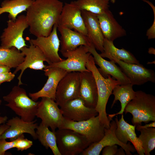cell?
<instances>
[{
	"label": "cell",
	"mask_w": 155,
	"mask_h": 155,
	"mask_svg": "<svg viewBox=\"0 0 155 155\" xmlns=\"http://www.w3.org/2000/svg\"><path fill=\"white\" fill-rule=\"evenodd\" d=\"M7 23V27L0 37L1 46L8 48L15 47L19 51L27 46L23 37L24 32L29 26L26 16L21 15L14 21L9 19Z\"/></svg>",
	"instance_id": "7"
},
{
	"label": "cell",
	"mask_w": 155,
	"mask_h": 155,
	"mask_svg": "<svg viewBox=\"0 0 155 155\" xmlns=\"http://www.w3.org/2000/svg\"><path fill=\"white\" fill-rule=\"evenodd\" d=\"M97 16L104 38L113 41L126 35V31L116 21L109 10Z\"/></svg>",
	"instance_id": "22"
},
{
	"label": "cell",
	"mask_w": 155,
	"mask_h": 155,
	"mask_svg": "<svg viewBox=\"0 0 155 155\" xmlns=\"http://www.w3.org/2000/svg\"><path fill=\"white\" fill-rule=\"evenodd\" d=\"M111 121L109 127L105 128L104 134L103 137L98 142L90 145L80 155H99L104 148L115 144L123 148L127 155H131V152L136 151L134 147L131 145L130 142L124 144L117 139L115 134V131L117 127L116 123L115 120H112Z\"/></svg>",
	"instance_id": "10"
},
{
	"label": "cell",
	"mask_w": 155,
	"mask_h": 155,
	"mask_svg": "<svg viewBox=\"0 0 155 155\" xmlns=\"http://www.w3.org/2000/svg\"><path fill=\"white\" fill-rule=\"evenodd\" d=\"M80 86L78 97L87 107L95 108L97 102L98 94L95 80L90 71L80 72Z\"/></svg>",
	"instance_id": "18"
},
{
	"label": "cell",
	"mask_w": 155,
	"mask_h": 155,
	"mask_svg": "<svg viewBox=\"0 0 155 155\" xmlns=\"http://www.w3.org/2000/svg\"><path fill=\"white\" fill-rule=\"evenodd\" d=\"M58 24H55L50 34L47 36L37 37L29 39V41L38 47L43 53L49 65L63 60L59 56L58 51L60 45L57 30Z\"/></svg>",
	"instance_id": "12"
},
{
	"label": "cell",
	"mask_w": 155,
	"mask_h": 155,
	"mask_svg": "<svg viewBox=\"0 0 155 155\" xmlns=\"http://www.w3.org/2000/svg\"><path fill=\"white\" fill-rule=\"evenodd\" d=\"M33 145L32 141L25 138L24 134H22L16 139L15 148L18 151H22L29 148Z\"/></svg>",
	"instance_id": "32"
},
{
	"label": "cell",
	"mask_w": 155,
	"mask_h": 155,
	"mask_svg": "<svg viewBox=\"0 0 155 155\" xmlns=\"http://www.w3.org/2000/svg\"><path fill=\"white\" fill-rule=\"evenodd\" d=\"M60 107L63 116L74 121L86 120L98 115L95 108L86 106L79 97L67 102Z\"/></svg>",
	"instance_id": "17"
},
{
	"label": "cell",
	"mask_w": 155,
	"mask_h": 155,
	"mask_svg": "<svg viewBox=\"0 0 155 155\" xmlns=\"http://www.w3.org/2000/svg\"><path fill=\"white\" fill-rule=\"evenodd\" d=\"M55 133L61 155L80 154L90 145L84 136L71 129H58Z\"/></svg>",
	"instance_id": "5"
},
{
	"label": "cell",
	"mask_w": 155,
	"mask_h": 155,
	"mask_svg": "<svg viewBox=\"0 0 155 155\" xmlns=\"http://www.w3.org/2000/svg\"><path fill=\"white\" fill-rule=\"evenodd\" d=\"M8 102L5 105L25 121L34 120L38 102L35 101L28 96L25 90L19 86H15L10 93L3 97Z\"/></svg>",
	"instance_id": "4"
},
{
	"label": "cell",
	"mask_w": 155,
	"mask_h": 155,
	"mask_svg": "<svg viewBox=\"0 0 155 155\" xmlns=\"http://www.w3.org/2000/svg\"><path fill=\"white\" fill-rule=\"evenodd\" d=\"M34 0H4L1 4L0 15L4 13H9V19L15 20L17 16L26 11Z\"/></svg>",
	"instance_id": "27"
},
{
	"label": "cell",
	"mask_w": 155,
	"mask_h": 155,
	"mask_svg": "<svg viewBox=\"0 0 155 155\" xmlns=\"http://www.w3.org/2000/svg\"><path fill=\"white\" fill-rule=\"evenodd\" d=\"M113 61L118 64L133 85H141L148 82H155V73L153 70L147 68L140 63H128L118 60Z\"/></svg>",
	"instance_id": "15"
},
{
	"label": "cell",
	"mask_w": 155,
	"mask_h": 155,
	"mask_svg": "<svg viewBox=\"0 0 155 155\" xmlns=\"http://www.w3.org/2000/svg\"><path fill=\"white\" fill-rule=\"evenodd\" d=\"M57 29L61 34V53L73 51L81 45H93L88 36L78 32L58 26Z\"/></svg>",
	"instance_id": "21"
},
{
	"label": "cell",
	"mask_w": 155,
	"mask_h": 155,
	"mask_svg": "<svg viewBox=\"0 0 155 155\" xmlns=\"http://www.w3.org/2000/svg\"><path fill=\"white\" fill-rule=\"evenodd\" d=\"M9 127L6 124L3 123L0 126V138L1 135Z\"/></svg>",
	"instance_id": "39"
},
{
	"label": "cell",
	"mask_w": 155,
	"mask_h": 155,
	"mask_svg": "<svg viewBox=\"0 0 155 155\" xmlns=\"http://www.w3.org/2000/svg\"><path fill=\"white\" fill-rule=\"evenodd\" d=\"M86 67L92 73L97 85L98 99L95 109L98 113V116L100 122L105 128H108L111 121L106 112L107 104L114 88L118 85L121 84V83L110 75L107 76V78H105L99 71L91 55L86 64Z\"/></svg>",
	"instance_id": "2"
},
{
	"label": "cell",
	"mask_w": 155,
	"mask_h": 155,
	"mask_svg": "<svg viewBox=\"0 0 155 155\" xmlns=\"http://www.w3.org/2000/svg\"><path fill=\"white\" fill-rule=\"evenodd\" d=\"M125 153L122 147L118 149L116 155H125Z\"/></svg>",
	"instance_id": "40"
},
{
	"label": "cell",
	"mask_w": 155,
	"mask_h": 155,
	"mask_svg": "<svg viewBox=\"0 0 155 155\" xmlns=\"http://www.w3.org/2000/svg\"><path fill=\"white\" fill-rule=\"evenodd\" d=\"M155 127V121H152L149 124H146L144 125H137L135 127V129L138 131L141 129H145L149 127Z\"/></svg>",
	"instance_id": "37"
},
{
	"label": "cell",
	"mask_w": 155,
	"mask_h": 155,
	"mask_svg": "<svg viewBox=\"0 0 155 155\" xmlns=\"http://www.w3.org/2000/svg\"><path fill=\"white\" fill-rule=\"evenodd\" d=\"M105 128L97 115L80 121H74L64 117L63 122L58 129L72 130L84 136L91 144L98 142L103 137Z\"/></svg>",
	"instance_id": "6"
},
{
	"label": "cell",
	"mask_w": 155,
	"mask_h": 155,
	"mask_svg": "<svg viewBox=\"0 0 155 155\" xmlns=\"http://www.w3.org/2000/svg\"><path fill=\"white\" fill-rule=\"evenodd\" d=\"M61 53L64 57L67 58V59L46 65L44 69L50 67H57L68 72L89 71L86 68V65L91 54L88 52L87 46L81 45L73 51H68Z\"/></svg>",
	"instance_id": "8"
},
{
	"label": "cell",
	"mask_w": 155,
	"mask_h": 155,
	"mask_svg": "<svg viewBox=\"0 0 155 155\" xmlns=\"http://www.w3.org/2000/svg\"><path fill=\"white\" fill-rule=\"evenodd\" d=\"M55 101L47 97H42L38 102L36 117L40 119L41 123L55 132L62 124L64 119L62 111Z\"/></svg>",
	"instance_id": "9"
},
{
	"label": "cell",
	"mask_w": 155,
	"mask_h": 155,
	"mask_svg": "<svg viewBox=\"0 0 155 155\" xmlns=\"http://www.w3.org/2000/svg\"><path fill=\"white\" fill-rule=\"evenodd\" d=\"M23 54L15 47L8 48L0 46V64L16 68L24 60Z\"/></svg>",
	"instance_id": "29"
},
{
	"label": "cell",
	"mask_w": 155,
	"mask_h": 155,
	"mask_svg": "<svg viewBox=\"0 0 155 155\" xmlns=\"http://www.w3.org/2000/svg\"><path fill=\"white\" fill-rule=\"evenodd\" d=\"M105 1L109 2L110 1L112 3H114L115 2V0H104Z\"/></svg>",
	"instance_id": "43"
},
{
	"label": "cell",
	"mask_w": 155,
	"mask_h": 155,
	"mask_svg": "<svg viewBox=\"0 0 155 155\" xmlns=\"http://www.w3.org/2000/svg\"><path fill=\"white\" fill-rule=\"evenodd\" d=\"M63 5L59 0H34L26 11L30 33L37 37L48 36L58 24Z\"/></svg>",
	"instance_id": "1"
},
{
	"label": "cell",
	"mask_w": 155,
	"mask_h": 155,
	"mask_svg": "<svg viewBox=\"0 0 155 155\" xmlns=\"http://www.w3.org/2000/svg\"><path fill=\"white\" fill-rule=\"evenodd\" d=\"M117 127L115 134L117 139L124 144L129 141L132 143L139 155H144L140 142L135 132V126L131 125L125 121L123 114L119 120L117 117L115 118Z\"/></svg>",
	"instance_id": "24"
},
{
	"label": "cell",
	"mask_w": 155,
	"mask_h": 155,
	"mask_svg": "<svg viewBox=\"0 0 155 155\" xmlns=\"http://www.w3.org/2000/svg\"><path fill=\"white\" fill-rule=\"evenodd\" d=\"M113 42L104 38L103 51L100 54L101 57L108 58L111 61L118 60L128 63H140L139 61L131 53L123 48H117Z\"/></svg>",
	"instance_id": "25"
},
{
	"label": "cell",
	"mask_w": 155,
	"mask_h": 155,
	"mask_svg": "<svg viewBox=\"0 0 155 155\" xmlns=\"http://www.w3.org/2000/svg\"><path fill=\"white\" fill-rule=\"evenodd\" d=\"M10 69L8 66L0 64V73L10 72Z\"/></svg>",
	"instance_id": "38"
},
{
	"label": "cell",
	"mask_w": 155,
	"mask_h": 155,
	"mask_svg": "<svg viewBox=\"0 0 155 155\" xmlns=\"http://www.w3.org/2000/svg\"><path fill=\"white\" fill-rule=\"evenodd\" d=\"M117 145H113L105 146L102 149V155H116L118 149Z\"/></svg>",
	"instance_id": "35"
},
{
	"label": "cell",
	"mask_w": 155,
	"mask_h": 155,
	"mask_svg": "<svg viewBox=\"0 0 155 155\" xmlns=\"http://www.w3.org/2000/svg\"><path fill=\"white\" fill-rule=\"evenodd\" d=\"M7 119L8 118L7 116H1L0 114V126L1 124L5 123L7 122Z\"/></svg>",
	"instance_id": "41"
},
{
	"label": "cell",
	"mask_w": 155,
	"mask_h": 155,
	"mask_svg": "<svg viewBox=\"0 0 155 155\" xmlns=\"http://www.w3.org/2000/svg\"><path fill=\"white\" fill-rule=\"evenodd\" d=\"M44 75L48 77L47 81L42 88L37 92L29 93V96L36 101L40 97H47L55 100V95L59 83L62 79L68 73L60 68L50 67L43 70Z\"/></svg>",
	"instance_id": "16"
},
{
	"label": "cell",
	"mask_w": 155,
	"mask_h": 155,
	"mask_svg": "<svg viewBox=\"0 0 155 155\" xmlns=\"http://www.w3.org/2000/svg\"><path fill=\"white\" fill-rule=\"evenodd\" d=\"M16 141V139L7 142L5 139H0V155H4L7 150L15 148Z\"/></svg>",
	"instance_id": "33"
},
{
	"label": "cell",
	"mask_w": 155,
	"mask_h": 155,
	"mask_svg": "<svg viewBox=\"0 0 155 155\" xmlns=\"http://www.w3.org/2000/svg\"><path fill=\"white\" fill-rule=\"evenodd\" d=\"M15 76V74L11 72L0 73V85L4 82H10Z\"/></svg>",
	"instance_id": "36"
},
{
	"label": "cell",
	"mask_w": 155,
	"mask_h": 155,
	"mask_svg": "<svg viewBox=\"0 0 155 155\" xmlns=\"http://www.w3.org/2000/svg\"><path fill=\"white\" fill-rule=\"evenodd\" d=\"M148 3L152 8L154 14V20L153 24L151 27L148 29L147 32L146 36L149 39H154L155 38V8L153 5L149 1L146 0L145 1Z\"/></svg>",
	"instance_id": "34"
},
{
	"label": "cell",
	"mask_w": 155,
	"mask_h": 155,
	"mask_svg": "<svg viewBox=\"0 0 155 155\" xmlns=\"http://www.w3.org/2000/svg\"><path fill=\"white\" fill-rule=\"evenodd\" d=\"M124 112L131 114V122L135 126L142 122L155 121V96L141 90L136 91L135 97L126 106Z\"/></svg>",
	"instance_id": "3"
},
{
	"label": "cell",
	"mask_w": 155,
	"mask_h": 155,
	"mask_svg": "<svg viewBox=\"0 0 155 155\" xmlns=\"http://www.w3.org/2000/svg\"><path fill=\"white\" fill-rule=\"evenodd\" d=\"M58 26L78 32L87 36L81 11L73 1L63 5Z\"/></svg>",
	"instance_id": "13"
},
{
	"label": "cell",
	"mask_w": 155,
	"mask_h": 155,
	"mask_svg": "<svg viewBox=\"0 0 155 155\" xmlns=\"http://www.w3.org/2000/svg\"><path fill=\"white\" fill-rule=\"evenodd\" d=\"M80 72H68L61 80L55 95L56 102L60 107L67 102L78 97Z\"/></svg>",
	"instance_id": "11"
},
{
	"label": "cell",
	"mask_w": 155,
	"mask_h": 155,
	"mask_svg": "<svg viewBox=\"0 0 155 155\" xmlns=\"http://www.w3.org/2000/svg\"><path fill=\"white\" fill-rule=\"evenodd\" d=\"M138 137L145 155H150L155 148V128L149 127L141 129Z\"/></svg>",
	"instance_id": "31"
},
{
	"label": "cell",
	"mask_w": 155,
	"mask_h": 155,
	"mask_svg": "<svg viewBox=\"0 0 155 155\" xmlns=\"http://www.w3.org/2000/svg\"><path fill=\"white\" fill-rule=\"evenodd\" d=\"M1 102H2L1 100H0V105L1 104Z\"/></svg>",
	"instance_id": "44"
},
{
	"label": "cell",
	"mask_w": 155,
	"mask_h": 155,
	"mask_svg": "<svg viewBox=\"0 0 155 155\" xmlns=\"http://www.w3.org/2000/svg\"><path fill=\"white\" fill-rule=\"evenodd\" d=\"M148 52L150 54H155V49L153 48H150L149 49Z\"/></svg>",
	"instance_id": "42"
},
{
	"label": "cell",
	"mask_w": 155,
	"mask_h": 155,
	"mask_svg": "<svg viewBox=\"0 0 155 155\" xmlns=\"http://www.w3.org/2000/svg\"><path fill=\"white\" fill-rule=\"evenodd\" d=\"M133 86L130 83L118 85L113 89L112 94L114 95V98L111 108H112L116 102L119 100L121 103V109L117 113L108 115V117L111 121L115 116L123 114L126 106L135 97L136 92L133 90Z\"/></svg>",
	"instance_id": "26"
},
{
	"label": "cell",
	"mask_w": 155,
	"mask_h": 155,
	"mask_svg": "<svg viewBox=\"0 0 155 155\" xmlns=\"http://www.w3.org/2000/svg\"><path fill=\"white\" fill-rule=\"evenodd\" d=\"M73 1L81 11L96 14L103 13L109 10V2L104 0H77Z\"/></svg>",
	"instance_id": "30"
},
{
	"label": "cell",
	"mask_w": 155,
	"mask_h": 155,
	"mask_svg": "<svg viewBox=\"0 0 155 155\" xmlns=\"http://www.w3.org/2000/svg\"><path fill=\"white\" fill-rule=\"evenodd\" d=\"M29 42L30 45L29 47L24 46L20 49V51L25 56L24 60L16 68L13 73L16 74L19 71H21L17 78L18 80V86L23 84L21 81V78L26 69L29 68L43 70L46 66L44 64V62L45 61L47 62V60L43 53L38 47L31 42Z\"/></svg>",
	"instance_id": "14"
},
{
	"label": "cell",
	"mask_w": 155,
	"mask_h": 155,
	"mask_svg": "<svg viewBox=\"0 0 155 155\" xmlns=\"http://www.w3.org/2000/svg\"><path fill=\"white\" fill-rule=\"evenodd\" d=\"M81 14L86 29L88 37L95 48L102 52L104 37L97 14L84 10L81 11Z\"/></svg>",
	"instance_id": "23"
},
{
	"label": "cell",
	"mask_w": 155,
	"mask_h": 155,
	"mask_svg": "<svg viewBox=\"0 0 155 155\" xmlns=\"http://www.w3.org/2000/svg\"><path fill=\"white\" fill-rule=\"evenodd\" d=\"M48 128L41 123L36 129L37 138L46 149L50 148L54 155H61L57 148L55 131H50Z\"/></svg>",
	"instance_id": "28"
},
{
	"label": "cell",
	"mask_w": 155,
	"mask_h": 155,
	"mask_svg": "<svg viewBox=\"0 0 155 155\" xmlns=\"http://www.w3.org/2000/svg\"><path fill=\"white\" fill-rule=\"evenodd\" d=\"M87 47L88 52L93 55L95 64L99 67L98 69L103 76L108 75L112 76L119 81L121 84L130 83L126 75L113 61H108L103 59L96 51L93 45Z\"/></svg>",
	"instance_id": "20"
},
{
	"label": "cell",
	"mask_w": 155,
	"mask_h": 155,
	"mask_svg": "<svg viewBox=\"0 0 155 155\" xmlns=\"http://www.w3.org/2000/svg\"><path fill=\"white\" fill-rule=\"evenodd\" d=\"M36 120L32 121H24L17 117H13L8 120L6 124L9 127L1 135L0 139H9L10 141L13 140L20 135L24 133L30 134L35 140L37 139L35 129L38 125L36 123Z\"/></svg>",
	"instance_id": "19"
}]
</instances>
